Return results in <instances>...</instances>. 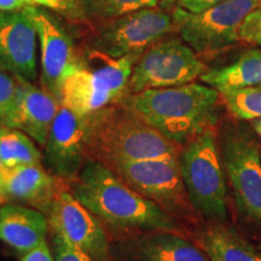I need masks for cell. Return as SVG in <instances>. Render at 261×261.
Wrapping results in <instances>:
<instances>
[{
  "label": "cell",
  "mask_w": 261,
  "mask_h": 261,
  "mask_svg": "<svg viewBox=\"0 0 261 261\" xmlns=\"http://www.w3.org/2000/svg\"><path fill=\"white\" fill-rule=\"evenodd\" d=\"M68 190L116 234L163 230L181 233L174 218L128 187L103 163L86 161Z\"/></svg>",
  "instance_id": "obj_1"
},
{
  "label": "cell",
  "mask_w": 261,
  "mask_h": 261,
  "mask_svg": "<svg viewBox=\"0 0 261 261\" xmlns=\"http://www.w3.org/2000/svg\"><path fill=\"white\" fill-rule=\"evenodd\" d=\"M120 102L180 146L214 129L220 117V93L197 83L126 94Z\"/></svg>",
  "instance_id": "obj_2"
},
{
  "label": "cell",
  "mask_w": 261,
  "mask_h": 261,
  "mask_svg": "<svg viewBox=\"0 0 261 261\" xmlns=\"http://www.w3.org/2000/svg\"><path fill=\"white\" fill-rule=\"evenodd\" d=\"M181 146L119 102L86 117V159L107 167L119 162L178 159Z\"/></svg>",
  "instance_id": "obj_3"
},
{
  "label": "cell",
  "mask_w": 261,
  "mask_h": 261,
  "mask_svg": "<svg viewBox=\"0 0 261 261\" xmlns=\"http://www.w3.org/2000/svg\"><path fill=\"white\" fill-rule=\"evenodd\" d=\"M142 55L114 58L89 48L65 75L60 103L74 112L89 115L119 103L128 91L130 74Z\"/></svg>",
  "instance_id": "obj_4"
},
{
  "label": "cell",
  "mask_w": 261,
  "mask_h": 261,
  "mask_svg": "<svg viewBox=\"0 0 261 261\" xmlns=\"http://www.w3.org/2000/svg\"><path fill=\"white\" fill-rule=\"evenodd\" d=\"M181 177L196 213L220 223L227 217V188L217 135L208 129L181 146Z\"/></svg>",
  "instance_id": "obj_5"
},
{
  "label": "cell",
  "mask_w": 261,
  "mask_h": 261,
  "mask_svg": "<svg viewBox=\"0 0 261 261\" xmlns=\"http://www.w3.org/2000/svg\"><path fill=\"white\" fill-rule=\"evenodd\" d=\"M259 5L261 0H226L198 14L175 8L174 29L198 56H210L241 41L244 18Z\"/></svg>",
  "instance_id": "obj_6"
},
{
  "label": "cell",
  "mask_w": 261,
  "mask_h": 261,
  "mask_svg": "<svg viewBox=\"0 0 261 261\" xmlns=\"http://www.w3.org/2000/svg\"><path fill=\"white\" fill-rule=\"evenodd\" d=\"M109 168L128 187L155 202L177 221L195 218L196 211L182 180L179 159L119 162Z\"/></svg>",
  "instance_id": "obj_7"
},
{
  "label": "cell",
  "mask_w": 261,
  "mask_h": 261,
  "mask_svg": "<svg viewBox=\"0 0 261 261\" xmlns=\"http://www.w3.org/2000/svg\"><path fill=\"white\" fill-rule=\"evenodd\" d=\"M207 70L201 57L182 40H159L136 62L127 94L194 83Z\"/></svg>",
  "instance_id": "obj_8"
},
{
  "label": "cell",
  "mask_w": 261,
  "mask_h": 261,
  "mask_svg": "<svg viewBox=\"0 0 261 261\" xmlns=\"http://www.w3.org/2000/svg\"><path fill=\"white\" fill-rule=\"evenodd\" d=\"M173 29L172 15L162 9L146 8L102 25L91 39L90 45L92 50L114 58L142 55Z\"/></svg>",
  "instance_id": "obj_9"
},
{
  "label": "cell",
  "mask_w": 261,
  "mask_h": 261,
  "mask_svg": "<svg viewBox=\"0 0 261 261\" xmlns=\"http://www.w3.org/2000/svg\"><path fill=\"white\" fill-rule=\"evenodd\" d=\"M220 154L237 207L261 220V151L255 140L241 129H227Z\"/></svg>",
  "instance_id": "obj_10"
},
{
  "label": "cell",
  "mask_w": 261,
  "mask_h": 261,
  "mask_svg": "<svg viewBox=\"0 0 261 261\" xmlns=\"http://www.w3.org/2000/svg\"><path fill=\"white\" fill-rule=\"evenodd\" d=\"M46 214L54 232L61 233L94 261H112L107 227L69 190H58Z\"/></svg>",
  "instance_id": "obj_11"
},
{
  "label": "cell",
  "mask_w": 261,
  "mask_h": 261,
  "mask_svg": "<svg viewBox=\"0 0 261 261\" xmlns=\"http://www.w3.org/2000/svg\"><path fill=\"white\" fill-rule=\"evenodd\" d=\"M112 261H210L197 243L182 233L152 230L110 238Z\"/></svg>",
  "instance_id": "obj_12"
},
{
  "label": "cell",
  "mask_w": 261,
  "mask_h": 261,
  "mask_svg": "<svg viewBox=\"0 0 261 261\" xmlns=\"http://www.w3.org/2000/svg\"><path fill=\"white\" fill-rule=\"evenodd\" d=\"M86 117L61 106L45 143V162L52 174L70 181L77 177L86 159Z\"/></svg>",
  "instance_id": "obj_13"
},
{
  "label": "cell",
  "mask_w": 261,
  "mask_h": 261,
  "mask_svg": "<svg viewBox=\"0 0 261 261\" xmlns=\"http://www.w3.org/2000/svg\"><path fill=\"white\" fill-rule=\"evenodd\" d=\"M25 10L32 16L38 31L42 89L60 100L62 83L77 60L73 40L46 10L39 8V5L25 6Z\"/></svg>",
  "instance_id": "obj_14"
},
{
  "label": "cell",
  "mask_w": 261,
  "mask_h": 261,
  "mask_svg": "<svg viewBox=\"0 0 261 261\" xmlns=\"http://www.w3.org/2000/svg\"><path fill=\"white\" fill-rule=\"evenodd\" d=\"M38 31L27 10L0 12V67L16 79L38 77Z\"/></svg>",
  "instance_id": "obj_15"
},
{
  "label": "cell",
  "mask_w": 261,
  "mask_h": 261,
  "mask_svg": "<svg viewBox=\"0 0 261 261\" xmlns=\"http://www.w3.org/2000/svg\"><path fill=\"white\" fill-rule=\"evenodd\" d=\"M60 108V100L46 90L18 80V100L11 127L23 130L35 143L44 146Z\"/></svg>",
  "instance_id": "obj_16"
},
{
  "label": "cell",
  "mask_w": 261,
  "mask_h": 261,
  "mask_svg": "<svg viewBox=\"0 0 261 261\" xmlns=\"http://www.w3.org/2000/svg\"><path fill=\"white\" fill-rule=\"evenodd\" d=\"M0 192L6 200L27 202L47 212L58 190L54 175L41 165H24L5 169L0 177Z\"/></svg>",
  "instance_id": "obj_17"
},
{
  "label": "cell",
  "mask_w": 261,
  "mask_h": 261,
  "mask_svg": "<svg viewBox=\"0 0 261 261\" xmlns=\"http://www.w3.org/2000/svg\"><path fill=\"white\" fill-rule=\"evenodd\" d=\"M48 218L42 211L6 204L0 208V241L19 253H28L46 242Z\"/></svg>",
  "instance_id": "obj_18"
},
{
  "label": "cell",
  "mask_w": 261,
  "mask_h": 261,
  "mask_svg": "<svg viewBox=\"0 0 261 261\" xmlns=\"http://www.w3.org/2000/svg\"><path fill=\"white\" fill-rule=\"evenodd\" d=\"M197 244L210 261H261V250L255 249L233 230L218 224L202 230Z\"/></svg>",
  "instance_id": "obj_19"
},
{
  "label": "cell",
  "mask_w": 261,
  "mask_h": 261,
  "mask_svg": "<svg viewBox=\"0 0 261 261\" xmlns=\"http://www.w3.org/2000/svg\"><path fill=\"white\" fill-rule=\"evenodd\" d=\"M200 79L218 92L261 85V50H248L232 63L208 69Z\"/></svg>",
  "instance_id": "obj_20"
},
{
  "label": "cell",
  "mask_w": 261,
  "mask_h": 261,
  "mask_svg": "<svg viewBox=\"0 0 261 261\" xmlns=\"http://www.w3.org/2000/svg\"><path fill=\"white\" fill-rule=\"evenodd\" d=\"M0 156L6 168L41 165L42 155L34 140L23 130L0 126Z\"/></svg>",
  "instance_id": "obj_21"
},
{
  "label": "cell",
  "mask_w": 261,
  "mask_h": 261,
  "mask_svg": "<svg viewBox=\"0 0 261 261\" xmlns=\"http://www.w3.org/2000/svg\"><path fill=\"white\" fill-rule=\"evenodd\" d=\"M219 93L221 103L236 119H261V85L244 89L226 90Z\"/></svg>",
  "instance_id": "obj_22"
},
{
  "label": "cell",
  "mask_w": 261,
  "mask_h": 261,
  "mask_svg": "<svg viewBox=\"0 0 261 261\" xmlns=\"http://www.w3.org/2000/svg\"><path fill=\"white\" fill-rule=\"evenodd\" d=\"M158 5L159 0H80L81 11L98 19H114Z\"/></svg>",
  "instance_id": "obj_23"
},
{
  "label": "cell",
  "mask_w": 261,
  "mask_h": 261,
  "mask_svg": "<svg viewBox=\"0 0 261 261\" xmlns=\"http://www.w3.org/2000/svg\"><path fill=\"white\" fill-rule=\"evenodd\" d=\"M18 100V80L0 67V126L11 127Z\"/></svg>",
  "instance_id": "obj_24"
},
{
  "label": "cell",
  "mask_w": 261,
  "mask_h": 261,
  "mask_svg": "<svg viewBox=\"0 0 261 261\" xmlns=\"http://www.w3.org/2000/svg\"><path fill=\"white\" fill-rule=\"evenodd\" d=\"M50 248L55 261H94L61 233L54 232Z\"/></svg>",
  "instance_id": "obj_25"
},
{
  "label": "cell",
  "mask_w": 261,
  "mask_h": 261,
  "mask_svg": "<svg viewBox=\"0 0 261 261\" xmlns=\"http://www.w3.org/2000/svg\"><path fill=\"white\" fill-rule=\"evenodd\" d=\"M241 41L261 47V5L253 10L244 18L240 28Z\"/></svg>",
  "instance_id": "obj_26"
},
{
  "label": "cell",
  "mask_w": 261,
  "mask_h": 261,
  "mask_svg": "<svg viewBox=\"0 0 261 261\" xmlns=\"http://www.w3.org/2000/svg\"><path fill=\"white\" fill-rule=\"evenodd\" d=\"M224 2L226 0H178V8L192 12V14H198Z\"/></svg>",
  "instance_id": "obj_27"
},
{
  "label": "cell",
  "mask_w": 261,
  "mask_h": 261,
  "mask_svg": "<svg viewBox=\"0 0 261 261\" xmlns=\"http://www.w3.org/2000/svg\"><path fill=\"white\" fill-rule=\"evenodd\" d=\"M22 261H55L52 255L51 248L46 242L34 248L31 252L25 253Z\"/></svg>",
  "instance_id": "obj_28"
},
{
  "label": "cell",
  "mask_w": 261,
  "mask_h": 261,
  "mask_svg": "<svg viewBox=\"0 0 261 261\" xmlns=\"http://www.w3.org/2000/svg\"><path fill=\"white\" fill-rule=\"evenodd\" d=\"M29 5H34L32 0H0V12L17 11Z\"/></svg>",
  "instance_id": "obj_29"
},
{
  "label": "cell",
  "mask_w": 261,
  "mask_h": 261,
  "mask_svg": "<svg viewBox=\"0 0 261 261\" xmlns=\"http://www.w3.org/2000/svg\"><path fill=\"white\" fill-rule=\"evenodd\" d=\"M32 2L34 5L46 6V8L54 10H67L69 8L68 0H32Z\"/></svg>",
  "instance_id": "obj_30"
},
{
  "label": "cell",
  "mask_w": 261,
  "mask_h": 261,
  "mask_svg": "<svg viewBox=\"0 0 261 261\" xmlns=\"http://www.w3.org/2000/svg\"><path fill=\"white\" fill-rule=\"evenodd\" d=\"M177 4H178V0H159L160 9L165 10V11L173 10Z\"/></svg>",
  "instance_id": "obj_31"
},
{
  "label": "cell",
  "mask_w": 261,
  "mask_h": 261,
  "mask_svg": "<svg viewBox=\"0 0 261 261\" xmlns=\"http://www.w3.org/2000/svg\"><path fill=\"white\" fill-rule=\"evenodd\" d=\"M253 129L255 130V133L259 136V138L261 139V119L254 120L253 122Z\"/></svg>",
  "instance_id": "obj_32"
},
{
  "label": "cell",
  "mask_w": 261,
  "mask_h": 261,
  "mask_svg": "<svg viewBox=\"0 0 261 261\" xmlns=\"http://www.w3.org/2000/svg\"><path fill=\"white\" fill-rule=\"evenodd\" d=\"M6 167L4 166V163H3V160H2V156H0V177L3 175V173L5 172Z\"/></svg>",
  "instance_id": "obj_33"
},
{
  "label": "cell",
  "mask_w": 261,
  "mask_h": 261,
  "mask_svg": "<svg viewBox=\"0 0 261 261\" xmlns=\"http://www.w3.org/2000/svg\"><path fill=\"white\" fill-rule=\"evenodd\" d=\"M6 201H8V200H6V198H5V196L3 195L2 192H0V204H4Z\"/></svg>",
  "instance_id": "obj_34"
},
{
  "label": "cell",
  "mask_w": 261,
  "mask_h": 261,
  "mask_svg": "<svg viewBox=\"0 0 261 261\" xmlns=\"http://www.w3.org/2000/svg\"><path fill=\"white\" fill-rule=\"evenodd\" d=\"M260 249H261V244H260Z\"/></svg>",
  "instance_id": "obj_35"
}]
</instances>
